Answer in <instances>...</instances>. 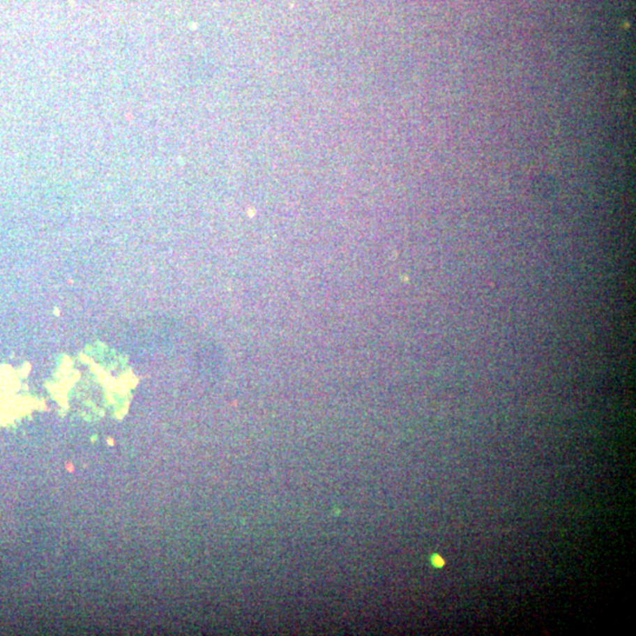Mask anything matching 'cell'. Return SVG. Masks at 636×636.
Listing matches in <instances>:
<instances>
[{
	"label": "cell",
	"mask_w": 636,
	"mask_h": 636,
	"mask_svg": "<svg viewBox=\"0 0 636 636\" xmlns=\"http://www.w3.org/2000/svg\"><path fill=\"white\" fill-rule=\"evenodd\" d=\"M432 564H434L435 567H444V560L442 557L439 556V555H434V556H432Z\"/></svg>",
	"instance_id": "1"
}]
</instances>
